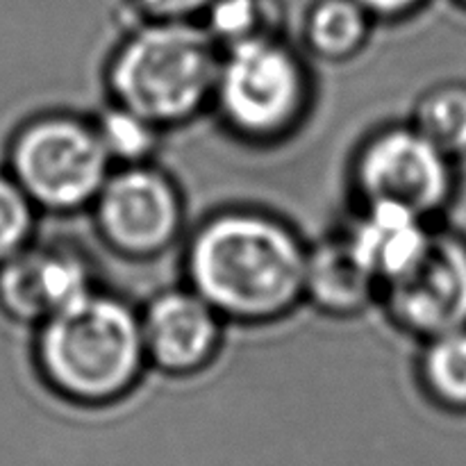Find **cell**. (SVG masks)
Returning <instances> with one entry per match:
<instances>
[{
    "instance_id": "cell-1",
    "label": "cell",
    "mask_w": 466,
    "mask_h": 466,
    "mask_svg": "<svg viewBox=\"0 0 466 466\" xmlns=\"http://www.w3.org/2000/svg\"><path fill=\"white\" fill-rule=\"evenodd\" d=\"M308 248L273 214L226 209L200 223L189 239L187 287L226 321H280L305 300Z\"/></svg>"
},
{
    "instance_id": "cell-2",
    "label": "cell",
    "mask_w": 466,
    "mask_h": 466,
    "mask_svg": "<svg viewBox=\"0 0 466 466\" xmlns=\"http://www.w3.org/2000/svg\"><path fill=\"white\" fill-rule=\"evenodd\" d=\"M36 360L46 382L62 399L114 403L135 390L148 367L139 312L96 287L39 323Z\"/></svg>"
},
{
    "instance_id": "cell-3",
    "label": "cell",
    "mask_w": 466,
    "mask_h": 466,
    "mask_svg": "<svg viewBox=\"0 0 466 466\" xmlns=\"http://www.w3.org/2000/svg\"><path fill=\"white\" fill-rule=\"evenodd\" d=\"M223 48L205 25L150 21L118 44L107 64L112 103L162 130L212 107Z\"/></svg>"
},
{
    "instance_id": "cell-4",
    "label": "cell",
    "mask_w": 466,
    "mask_h": 466,
    "mask_svg": "<svg viewBox=\"0 0 466 466\" xmlns=\"http://www.w3.org/2000/svg\"><path fill=\"white\" fill-rule=\"evenodd\" d=\"M309 100L308 66L278 35L223 48L212 107L237 137L255 144L282 139L300 126Z\"/></svg>"
},
{
    "instance_id": "cell-5",
    "label": "cell",
    "mask_w": 466,
    "mask_h": 466,
    "mask_svg": "<svg viewBox=\"0 0 466 466\" xmlns=\"http://www.w3.org/2000/svg\"><path fill=\"white\" fill-rule=\"evenodd\" d=\"M112 168L94 123L66 114L30 123L12 148V177L48 212L91 208Z\"/></svg>"
},
{
    "instance_id": "cell-6",
    "label": "cell",
    "mask_w": 466,
    "mask_h": 466,
    "mask_svg": "<svg viewBox=\"0 0 466 466\" xmlns=\"http://www.w3.org/2000/svg\"><path fill=\"white\" fill-rule=\"evenodd\" d=\"M458 159L412 123L373 132L353 159L360 203H387L437 221L458 196Z\"/></svg>"
},
{
    "instance_id": "cell-7",
    "label": "cell",
    "mask_w": 466,
    "mask_h": 466,
    "mask_svg": "<svg viewBox=\"0 0 466 466\" xmlns=\"http://www.w3.org/2000/svg\"><path fill=\"white\" fill-rule=\"evenodd\" d=\"M89 209L100 239L130 259L157 258L185 228L180 189L153 162L114 167Z\"/></svg>"
},
{
    "instance_id": "cell-8",
    "label": "cell",
    "mask_w": 466,
    "mask_h": 466,
    "mask_svg": "<svg viewBox=\"0 0 466 466\" xmlns=\"http://www.w3.org/2000/svg\"><path fill=\"white\" fill-rule=\"evenodd\" d=\"M380 299L396 328L421 341L466 328V235L435 226L417 264Z\"/></svg>"
},
{
    "instance_id": "cell-9",
    "label": "cell",
    "mask_w": 466,
    "mask_h": 466,
    "mask_svg": "<svg viewBox=\"0 0 466 466\" xmlns=\"http://www.w3.org/2000/svg\"><path fill=\"white\" fill-rule=\"evenodd\" d=\"M139 317L148 367L167 376H194L221 350L226 319L191 287L159 291Z\"/></svg>"
},
{
    "instance_id": "cell-10",
    "label": "cell",
    "mask_w": 466,
    "mask_h": 466,
    "mask_svg": "<svg viewBox=\"0 0 466 466\" xmlns=\"http://www.w3.org/2000/svg\"><path fill=\"white\" fill-rule=\"evenodd\" d=\"M96 289L89 258L71 244L27 246L3 264L0 300L23 321L44 323Z\"/></svg>"
},
{
    "instance_id": "cell-11",
    "label": "cell",
    "mask_w": 466,
    "mask_h": 466,
    "mask_svg": "<svg viewBox=\"0 0 466 466\" xmlns=\"http://www.w3.org/2000/svg\"><path fill=\"white\" fill-rule=\"evenodd\" d=\"M435 232V221L387 203H362L341 235L380 291L417 264Z\"/></svg>"
},
{
    "instance_id": "cell-12",
    "label": "cell",
    "mask_w": 466,
    "mask_h": 466,
    "mask_svg": "<svg viewBox=\"0 0 466 466\" xmlns=\"http://www.w3.org/2000/svg\"><path fill=\"white\" fill-rule=\"evenodd\" d=\"M376 299H380V287L355 258L341 232L309 246L305 264L308 303L332 317H355Z\"/></svg>"
},
{
    "instance_id": "cell-13",
    "label": "cell",
    "mask_w": 466,
    "mask_h": 466,
    "mask_svg": "<svg viewBox=\"0 0 466 466\" xmlns=\"http://www.w3.org/2000/svg\"><path fill=\"white\" fill-rule=\"evenodd\" d=\"M371 35V14L358 0H319L305 21V46L326 62L362 53Z\"/></svg>"
},
{
    "instance_id": "cell-14",
    "label": "cell",
    "mask_w": 466,
    "mask_h": 466,
    "mask_svg": "<svg viewBox=\"0 0 466 466\" xmlns=\"http://www.w3.org/2000/svg\"><path fill=\"white\" fill-rule=\"evenodd\" d=\"M421 344L417 369L428 399L449 412L466 414V328Z\"/></svg>"
},
{
    "instance_id": "cell-15",
    "label": "cell",
    "mask_w": 466,
    "mask_h": 466,
    "mask_svg": "<svg viewBox=\"0 0 466 466\" xmlns=\"http://www.w3.org/2000/svg\"><path fill=\"white\" fill-rule=\"evenodd\" d=\"M412 123L453 159L466 157V82H441L417 100Z\"/></svg>"
},
{
    "instance_id": "cell-16",
    "label": "cell",
    "mask_w": 466,
    "mask_h": 466,
    "mask_svg": "<svg viewBox=\"0 0 466 466\" xmlns=\"http://www.w3.org/2000/svg\"><path fill=\"white\" fill-rule=\"evenodd\" d=\"M94 126L114 167L150 162L159 146V137L164 132L162 127L150 123L148 118L139 116L137 112L121 107L116 103L109 105L96 118Z\"/></svg>"
},
{
    "instance_id": "cell-17",
    "label": "cell",
    "mask_w": 466,
    "mask_h": 466,
    "mask_svg": "<svg viewBox=\"0 0 466 466\" xmlns=\"http://www.w3.org/2000/svg\"><path fill=\"white\" fill-rule=\"evenodd\" d=\"M205 14V30L221 48L255 36L276 35L273 14L259 0H212Z\"/></svg>"
},
{
    "instance_id": "cell-18",
    "label": "cell",
    "mask_w": 466,
    "mask_h": 466,
    "mask_svg": "<svg viewBox=\"0 0 466 466\" xmlns=\"http://www.w3.org/2000/svg\"><path fill=\"white\" fill-rule=\"evenodd\" d=\"M35 203L14 177L0 176V267L30 246Z\"/></svg>"
},
{
    "instance_id": "cell-19",
    "label": "cell",
    "mask_w": 466,
    "mask_h": 466,
    "mask_svg": "<svg viewBox=\"0 0 466 466\" xmlns=\"http://www.w3.org/2000/svg\"><path fill=\"white\" fill-rule=\"evenodd\" d=\"M150 21H191V16L205 12L212 0H137Z\"/></svg>"
},
{
    "instance_id": "cell-20",
    "label": "cell",
    "mask_w": 466,
    "mask_h": 466,
    "mask_svg": "<svg viewBox=\"0 0 466 466\" xmlns=\"http://www.w3.org/2000/svg\"><path fill=\"white\" fill-rule=\"evenodd\" d=\"M371 16L399 18L405 14L414 12L423 0H358Z\"/></svg>"
},
{
    "instance_id": "cell-21",
    "label": "cell",
    "mask_w": 466,
    "mask_h": 466,
    "mask_svg": "<svg viewBox=\"0 0 466 466\" xmlns=\"http://www.w3.org/2000/svg\"><path fill=\"white\" fill-rule=\"evenodd\" d=\"M458 3H460V5H464V7H466V0H458Z\"/></svg>"
}]
</instances>
